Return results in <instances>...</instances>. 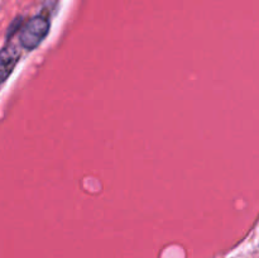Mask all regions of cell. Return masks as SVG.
I'll return each instance as SVG.
<instances>
[{
	"label": "cell",
	"instance_id": "6da1fadb",
	"mask_svg": "<svg viewBox=\"0 0 259 258\" xmlns=\"http://www.w3.org/2000/svg\"><path fill=\"white\" fill-rule=\"evenodd\" d=\"M50 30V23L43 17H34L28 20L20 32V43L27 50H34L42 43Z\"/></svg>",
	"mask_w": 259,
	"mask_h": 258
},
{
	"label": "cell",
	"instance_id": "7a4b0ae2",
	"mask_svg": "<svg viewBox=\"0 0 259 258\" xmlns=\"http://www.w3.org/2000/svg\"><path fill=\"white\" fill-rule=\"evenodd\" d=\"M20 52L15 46H7L0 51V83L4 82L14 70Z\"/></svg>",
	"mask_w": 259,
	"mask_h": 258
}]
</instances>
